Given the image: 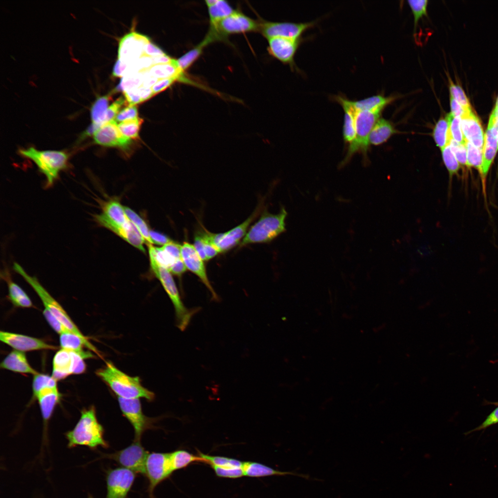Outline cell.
Here are the masks:
<instances>
[{"label":"cell","mask_w":498,"mask_h":498,"mask_svg":"<svg viewBox=\"0 0 498 498\" xmlns=\"http://www.w3.org/2000/svg\"><path fill=\"white\" fill-rule=\"evenodd\" d=\"M195 98L176 87L169 104V113L174 116H184L192 107Z\"/></svg>","instance_id":"26"},{"label":"cell","mask_w":498,"mask_h":498,"mask_svg":"<svg viewBox=\"0 0 498 498\" xmlns=\"http://www.w3.org/2000/svg\"><path fill=\"white\" fill-rule=\"evenodd\" d=\"M206 136L213 153L222 149L232 142L227 131H220L211 129L206 132Z\"/></svg>","instance_id":"33"},{"label":"cell","mask_w":498,"mask_h":498,"mask_svg":"<svg viewBox=\"0 0 498 498\" xmlns=\"http://www.w3.org/2000/svg\"><path fill=\"white\" fill-rule=\"evenodd\" d=\"M393 313L394 306L391 304L369 330L341 347L327 350L314 347L317 362L329 380L338 379L359 367L371 349L375 337L387 325Z\"/></svg>","instance_id":"5"},{"label":"cell","mask_w":498,"mask_h":498,"mask_svg":"<svg viewBox=\"0 0 498 498\" xmlns=\"http://www.w3.org/2000/svg\"><path fill=\"white\" fill-rule=\"evenodd\" d=\"M64 472L75 489L84 498L106 497L70 463L65 465Z\"/></svg>","instance_id":"24"},{"label":"cell","mask_w":498,"mask_h":498,"mask_svg":"<svg viewBox=\"0 0 498 498\" xmlns=\"http://www.w3.org/2000/svg\"><path fill=\"white\" fill-rule=\"evenodd\" d=\"M224 353L228 365L246 368L258 360L248 353L229 345L224 346Z\"/></svg>","instance_id":"30"},{"label":"cell","mask_w":498,"mask_h":498,"mask_svg":"<svg viewBox=\"0 0 498 498\" xmlns=\"http://www.w3.org/2000/svg\"><path fill=\"white\" fill-rule=\"evenodd\" d=\"M390 35L364 19L352 16L348 21L332 30L319 50L330 61L338 60L342 53L389 46Z\"/></svg>","instance_id":"6"},{"label":"cell","mask_w":498,"mask_h":498,"mask_svg":"<svg viewBox=\"0 0 498 498\" xmlns=\"http://www.w3.org/2000/svg\"><path fill=\"white\" fill-rule=\"evenodd\" d=\"M188 151L189 149L187 145H181L163 160L158 169L156 187L172 180V177H174L180 167L181 161L187 155Z\"/></svg>","instance_id":"22"},{"label":"cell","mask_w":498,"mask_h":498,"mask_svg":"<svg viewBox=\"0 0 498 498\" xmlns=\"http://www.w3.org/2000/svg\"><path fill=\"white\" fill-rule=\"evenodd\" d=\"M167 140L147 145L139 154L136 163V187L124 200L123 206L139 203L142 198L156 187L159 167L163 160V151Z\"/></svg>","instance_id":"13"},{"label":"cell","mask_w":498,"mask_h":498,"mask_svg":"<svg viewBox=\"0 0 498 498\" xmlns=\"http://www.w3.org/2000/svg\"><path fill=\"white\" fill-rule=\"evenodd\" d=\"M311 67V63L305 59L295 69L265 89L268 100L275 107L283 102L297 88Z\"/></svg>","instance_id":"20"},{"label":"cell","mask_w":498,"mask_h":498,"mask_svg":"<svg viewBox=\"0 0 498 498\" xmlns=\"http://www.w3.org/2000/svg\"><path fill=\"white\" fill-rule=\"evenodd\" d=\"M2 413L10 424L12 445L17 454L26 461L40 462L48 460V454L46 448L37 436L18 421L10 402L6 403L2 409Z\"/></svg>","instance_id":"16"},{"label":"cell","mask_w":498,"mask_h":498,"mask_svg":"<svg viewBox=\"0 0 498 498\" xmlns=\"http://www.w3.org/2000/svg\"><path fill=\"white\" fill-rule=\"evenodd\" d=\"M269 120L266 116L239 119L227 131L232 142L255 129L262 122Z\"/></svg>","instance_id":"25"},{"label":"cell","mask_w":498,"mask_h":498,"mask_svg":"<svg viewBox=\"0 0 498 498\" xmlns=\"http://www.w3.org/2000/svg\"><path fill=\"white\" fill-rule=\"evenodd\" d=\"M290 367L306 391H313L329 380L317 362L314 347L305 340L293 349Z\"/></svg>","instance_id":"14"},{"label":"cell","mask_w":498,"mask_h":498,"mask_svg":"<svg viewBox=\"0 0 498 498\" xmlns=\"http://www.w3.org/2000/svg\"><path fill=\"white\" fill-rule=\"evenodd\" d=\"M430 322L425 311L413 322L396 315L387 331L373 344L358 370L406 362L428 346L427 329Z\"/></svg>","instance_id":"1"},{"label":"cell","mask_w":498,"mask_h":498,"mask_svg":"<svg viewBox=\"0 0 498 498\" xmlns=\"http://www.w3.org/2000/svg\"><path fill=\"white\" fill-rule=\"evenodd\" d=\"M470 31L456 34L394 32L389 47L402 59L412 56L448 57L460 44L474 35Z\"/></svg>","instance_id":"7"},{"label":"cell","mask_w":498,"mask_h":498,"mask_svg":"<svg viewBox=\"0 0 498 498\" xmlns=\"http://www.w3.org/2000/svg\"><path fill=\"white\" fill-rule=\"evenodd\" d=\"M223 62V57L213 51L191 50L178 63L177 87L196 98L215 82V71Z\"/></svg>","instance_id":"12"},{"label":"cell","mask_w":498,"mask_h":498,"mask_svg":"<svg viewBox=\"0 0 498 498\" xmlns=\"http://www.w3.org/2000/svg\"><path fill=\"white\" fill-rule=\"evenodd\" d=\"M186 145L193 157L204 158L213 153L205 133H197L185 138Z\"/></svg>","instance_id":"29"},{"label":"cell","mask_w":498,"mask_h":498,"mask_svg":"<svg viewBox=\"0 0 498 498\" xmlns=\"http://www.w3.org/2000/svg\"><path fill=\"white\" fill-rule=\"evenodd\" d=\"M243 371L264 389L273 387L271 379L272 367L257 361L245 368Z\"/></svg>","instance_id":"28"},{"label":"cell","mask_w":498,"mask_h":498,"mask_svg":"<svg viewBox=\"0 0 498 498\" xmlns=\"http://www.w3.org/2000/svg\"><path fill=\"white\" fill-rule=\"evenodd\" d=\"M19 403L49 432L59 445L67 463L72 465L106 497L121 498L94 461L62 428L53 415L44 413L25 394L20 396Z\"/></svg>","instance_id":"4"},{"label":"cell","mask_w":498,"mask_h":498,"mask_svg":"<svg viewBox=\"0 0 498 498\" xmlns=\"http://www.w3.org/2000/svg\"><path fill=\"white\" fill-rule=\"evenodd\" d=\"M279 405L273 388H270L264 391L253 407L261 412L270 414Z\"/></svg>","instance_id":"31"},{"label":"cell","mask_w":498,"mask_h":498,"mask_svg":"<svg viewBox=\"0 0 498 498\" xmlns=\"http://www.w3.org/2000/svg\"><path fill=\"white\" fill-rule=\"evenodd\" d=\"M1 498H11V497H1Z\"/></svg>","instance_id":"35"},{"label":"cell","mask_w":498,"mask_h":498,"mask_svg":"<svg viewBox=\"0 0 498 498\" xmlns=\"http://www.w3.org/2000/svg\"><path fill=\"white\" fill-rule=\"evenodd\" d=\"M403 60V80L426 95L432 96L438 104L445 100L441 92L443 79L454 57L412 56Z\"/></svg>","instance_id":"10"},{"label":"cell","mask_w":498,"mask_h":498,"mask_svg":"<svg viewBox=\"0 0 498 498\" xmlns=\"http://www.w3.org/2000/svg\"><path fill=\"white\" fill-rule=\"evenodd\" d=\"M225 392L228 405L241 423L259 456L266 489L270 495L276 496L299 462L288 464L280 462L272 450L257 409L251 404L239 398L232 390L225 389Z\"/></svg>","instance_id":"3"},{"label":"cell","mask_w":498,"mask_h":498,"mask_svg":"<svg viewBox=\"0 0 498 498\" xmlns=\"http://www.w3.org/2000/svg\"><path fill=\"white\" fill-rule=\"evenodd\" d=\"M207 176V165L204 158L193 157L178 168L173 177V181L181 184Z\"/></svg>","instance_id":"23"},{"label":"cell","mask_w":498,"mask_h":498,"mask_svg":"<svg viewBox=\"0 0 498 498\" xmlns=\"http://www.w3.org/2000/svg\"><path fill=\"white\" fill-rule=\"evenodd\" d=\"M139 204L144 216L158 221H177L189 225L194 222L198 214V210L183 201L172 180L151 189Z\"/></svg>","instance_id":"11"},{"label":"cell","mask_w":498,"mask_h":498,"mask_svg":"<svg viewBox=\"0 0 498 498\" xmlns=\"http://www.w3.org/2000/svg\"><path fill=\"white\" fill-rule=\"evenodd\" d=\"M185 313L190 323L212 351L218 365L221 367L228 366V363L224 353L225 345L218 332L193 311L185 309Z\"/></svg>","instance_id":"19"},{"label":"cell","mask_w":498,"mask_h":498,"mask_svg":"<svg viewBox=\"0 0 498 498\" xmlns=\"http://www.w3.org/2000/svg\"><path fill=\"white\" fill-rule=\"evenodd\" d=\"M214 111V122L213 128L220 131H228V129L239 120L225 111L221 105L212 107Z\"/></svg>","instance_id":"32"},{"label":"cell","mask_w":498,"mask_h":498,"mask_svg":"<svg viewBox=\"0 0 498 498\" xmlns=\"http://www.w3.org/2000/svg\"><path fill=\"white\" fill-rule=\"evenodd\" d=\"M102 498H107V497H102Z\"/></svg>","instance_id":"36"},{"label":"cell","mask_w":498,"mask_h":498,"mask_svg":"<svg viewBox=\"0 0 498 498\" xmlns=\"http://www.w3.org/2000/svg\"><path fill=\"white\" fill-rule=\"evenodd\" d=\"M214 122L213 107L193 109L183 116L179 124L167 139L171 140L180 136L186 138L205 133L213 128Z\"/></svg>","instance_id":"18"},{"label":"cell","mask_w":498,"mask_h":498,"mask_svg":"<svg viewBox=\"0 0 498 498\" xmlns=\"http://www.w3.org/2000/svg\"><path fill=\"white\" fill-rule=\"evenodd\" d=\"M35 234L48 240L69 266L71 282L76 280L88 261L101 248L102 234L93 226L59 225L49 221L29 225Z\"/></svg>","instance_id":"2"},{"label":"cell","mask_w":498,"mask_h":498,"mask_svg":"<svg viewBox=\"0 0 498 498\" xmlns=\"http://www.w3.org/2000/svg\"><path fill=\"white\" fill-rule=\"evenodd\" d=\"M151 306L153 319L139 323L149 339L163 344L170 340L194 342L200 338L190 323L185 309L176 300L165 299Z\"/></svg>","instance_id":"8"},{"label":"cell","mask_w":498,"mask_h":498,"mask_svg":"<svg viewBox=\"0 0 498 498\" xmlns=\"http://www.w3.org/2000/svg\"><path fill=\"white\" fill-rule=\"evenodd\" d=\"M215 82L226 86L234 85L248 80L237 70L225 62L220 64L215 71Z\"/></svg>","instance_id":"27"},{"label":"cell","mask_w":498,"mask_h":498,"mask_svg":"<svg viewBox=\"0 0 498 498\" xmlns=\"http://www.w3.org/2000/svg\"><path fill=\"white\" fill-rule=\"evenodd\" d=\"M230 97L246 96L255 94L259 88L249 81L234 85L227 86Z\"/></svg>","instance_id":"34"},{"label":"cell","mask_w":498,"mask_h":498,"mask_svg":"<svg viewBox=\"0 0 498 498\" xmlns=\"http://www.w3.org/2000/svg\"><path fill=\"white\" fill-rule=\"evenodd\" d=\"M272 385L279 403L293 412L315 438L317 447L327 452L329 446L314 422L306 391L290 367L277 362L272 367Z\"/></svg>","instance_id":"9"},{"label":"cell","mask_w":498,"mask_h":498,"mask_svg":"<svg viewBox=\"0 0 498 498\" xmlns=\"http://www.w3.org/2000/svg\"><path fill=\"white\" fill-rule=\"evenodd\" d=\"M308 5L312 13L314 26V44L322 46L328 35L352 15L340 2L335 0H311Z\"/></svg>","instance_id":"15"},{"label":"cell","mask_w":498,"mask_h":498,"mask_svg":"<svg viewBox=\"0 0 498 498\" xmlns=\"http://www.w3.org/2000/svg\"><path fill=\"white\" fill-rule=\"evenodd\" d=\"M222 369L224 386L230 387L239 398L252 406L265 391L270 389L262 387L248 376L243 370L241 371H233L227 366L223 367Z\"/></svg>","instance_id":"17"},{"label":"cell","mask_w":498,"mask_h":498,"mask_svg":"<svg viewBox=\"0 0 498 498\" xmlns=\"http://www.w3.org/2000/svg\"><path fill=\"white\" fill-rule=\"evenodd\" d=\"M214 183V180L207 176L178 184L176 189L187 205L198 210H204L208 207V199Z\"/></svg>","instance_id":"21"}]
</instances>
